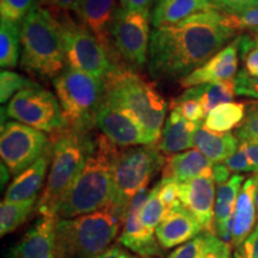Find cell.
I'll return each mask as SVG.
<instances>
[{
	"label": "cell",
	"mask_w": 258,
	"mask_h": 258,
	"mask_svg": "<svg viewBox=\"0 0 258 258\" xmlns=\"http://www.w3.org/2000/svg\"><path fill=\"white\" fill-rule=\"evenodd\" d=\"M233 15L218 9L200 12L151 32L148 71L154 79L180 80L225 48L237 34Z\"/></svg>",
	"instance_id": "1"
},
{
	"label": "cell",
	"mask_w": 258,
	"mask_h": 258,
	"mask_svg": "<svg viewBox=\"0 0 258 258\" xmlns=\"http://www.w3.org/2000/svg\"><path fill=\"white\" fill-rule=\"evenodd\" d=\"M118 153V147L105 135H96L85 165L57 208V219L77 218L110 205Z\"/></svg>",
	"instance_id": "2"
},
{
	"label": "cell",
	"mask_w": 258,
	"mask_h": 258,
	"mask_svg": "<svg viewBox=\"0 0 258 258\" xmlns=\"http://www.w3.org/2000/svg\"><path fill=\"white\" fill-rule=\"evenodd\" d=\"M21 67L41 79H55L66 69L62 36L56 15L35 6L21 24Z\"/></svg>",
	"instance_id": "3"
},
{
	"label": "cell",
	"mask_w": 258,
	"mask_h": 258,
	"mask_svg": "<svg viewBox=\"0 0 258 258\" xmlns=\"http://www.w3.org/2000/svg\"><path fill=\"white\" fill-rule=\"evenodd\" d=\"M105 99L131 112L157 144L165 124L167 104L156 84L123 64L105 79Z\"/></svg>",
	"instance_id": "4"
},
{
	"label": "cell",
	"mask_w": 258,
	"mask_h": 258,
	"mask_svg": "<svg viewBox=\"0 0 258 258\" xmlns=\"http://www.w3.org/2000/svg\"><path fill=\"white\" fill-rule=\"evenodd\" d=\"M49 140L51 165L43 192L37 202V211L42 217L56 218L61 201L91 153L95 138L91 133L66 128L51 134Z\"/></svg>",
	"instance_id": "5"
},
{
	"label": "cell",
	"mask_w": 258,
	"mask_h": 258,
	"mask_svg": "<svg viewBox=\"0 0 258 258\" xmlns=\"http://www.w3.org/2000/svg\"><path fill=\"white\" fill-rule=\"evenodd\" d=\"M123 222L110 205L90 214L57 219V258H95L109 249Z\"/></svg>",
	"instance_id": "6"
},
{
	"label": "cell",
	"mask_w": 258,
	"mask_h": 258,
	"mask_svg": "<svg viewBox=\"0 0 258 258\" xmlns=\"http://www.w3.org/2000/svg\"><path fill=\"white\" fill-rule=\"evenodd\" d=\"M66 127L91 133L97 127V112L105 95V82L82 71L66 66L53 80Z\"/></svg>",
	"instance_id": "7"
},
{
	"label": "cell",
	"mask_w": 258,
	"mask_h": 258,
	"mask_svg": "<svg viewBox=\"0 0 258 258\" xmlns=\"http://www.w3.org/2000/svg\"><path fill=\"white\" fill-rule=\"evenodd\" d=\"M165 154L157 144L120 150L114 167V190L110 206L124 222L129 205L138 192L146 189L151 179L163 170Z\"/></svg>",
	"instance_id": "8"
},
{
	"label": "cell",
	"mask_w": 258,
	"mask_h": 258,
	"mask_svg": "<svg viewBox=\"0 0 258 258\" xmlns=\"http://www.w3.org/2000/svg\"><path fill=\"white\" fill-rule=\"evenodd\" d=\"M53 11V10H51ZM62 36L67 66L104 80L116 67L106 51L85 25L72 18L70 12L53 11Z\"/></svg>",
	"instance_id": "9"
},
{
	"label": "cell",
	"mask_w": 258,
	"mask_h": 258,
	"mask_svg": "<svg viewBox=\"0 0 258 258\" xmlns=\"http://www.w3.org/2000/svg\"><path fill=\"white\" fill-rule=\"evenodd\" d=\"M6 115L43 133L55 134L67 128L59 99L40 85L15 95L6 106Z\"/></svg>",
	"instance_id": "10"
},
{
	"label": "cell",
	"mask_w": 258,
	"mask_h": 258,
	"mask_svg": "<svg viewBox=\"0 0 258 258\" xmlns=\"http://www.w3.org/2000/svg\"><path fill=\"white\" fill-rule=\"evenodd\" d=\"M150 11H129L120 8L112 25V42L122 62L143 69L150 54Z\"/></svg>",
	"instance_id": "11"
},
{
	"label": "cell",
	"mask_w": 258,
	"mask_h": 258,
	"mask_svg": "<svg viewBox=\"0 0 258 258\" xmlns=\"http://www.w3.org/2000/svg\"><path fill=\"white\" fill-rule=\"evenodd\" d=\"M49 138L17 121L6 122L2 125L0 156L10 173L15 177L30 167L43 156L49 146Z\"/></svg>",
	"instance_id": "12"
},
{
	"label": "cell",
	"mask_w": 258,
	"mask_h": 258,
	"mask_svg": "<svg viewBox=\"0 0 258 258\" xmlns=\"http://www.w3.org/2000/svg\"><path fill=\"white\" fill-rule=\"evenodd\" d=\"M97 127L117 147L154 145L144 125L131 112L105 98L97 112Z\"/></svg>",
	"instance_id": "13"
},
{
	"label": "cell",
	"mask_w": 258,
	"mask_h": 258,
	"mask_svg": "<svg viewBox=\"0 0 258 258\" xmlns=\"http://www.w3.org/2000/svg\"><path fill=\"white\" fill-rule=\"evenodd\" d=\"M117 0H83L74 14L89 29L115 66H123L112 42V25L118 11Z\"/></svg>",
	"instance_id": "14"
},
{
	"label": "cell",
	"mask_w": 258,
	"mask_h": 258,
	"mask_svg": "<svg viewBox=\"0 0 258 258\" xmlns=\"http://www.w3.org/2000/svg\"><path fill=\"white\" fill-rule=\"evenodd\" d=\"M150 191L148 188L141 190L132 200L118 238L124 247L143 258H154L161 254L156 232L145 227L140 220V211L148 199Z\"/></svg>",
	"instance_id": "15"
},
{
	"label": "cell",
	"mask_w": 258,
	"mask_h": 258,
	"mask_svg": "<svg viewBox=\"0 0 258 258\" xmlns=\"http://www.w3.org/2000/svg\"><path fill=\"white\" fill-rule=\"evenodd\" d=\"M215 188L213 177H199L179 184V201L202 226L203 232L215 233Z\"/></svg>",
	"instance_id": "16"
},
{
	"label": "cell",
	"mask_w": 258,
	"mask_h": 258,
	"mask_svg": "<svg viewBox=\"0 0 258 258\" xmlns=\"http://www.w3.org/2000/svg\"><path fill=\"white\" fill-rule=\"evenodd\" d=\"M238 38H235L203 66L178 80L179 85L186 90L205 84H217L234 79L238 70Z\"/></svg>",
	"instance_id": "17"
},
{
	"label": "cell",
	"mask_w": 258,
	"mask_h": 258,
	"mask_svg": "<svg viewBox=\"0 0 258 258\" xmlns=\"http://www.w3.org/2000/svg\"><path fill=\"white\" fill-rule=\"evenodd\" d=\"M202 226L182 203L169 209L156 230V237L164 249L178 246L201 234Z\"/></svg>",
	"instance_id": "18"
},
{
	"label": "cell",
	"mask_w": 258,
	"mask_h": 258,
	"mask_svg": "<svg viewBox=\"0 0 258 258\" xmlns=\"http://www.w3.org/2000/svg\"><path fill=\"white\" fill-rule=\"evenodd\" d=\"M56 218L42 217L10 251L9 258H57Z\"/></svg>",
	"instance_id": "19"
},
{
	"label": "cell",
	"mask_w": 258,
	"mask_h": 258,
	"mask_svg": "<svg viewBox=\"0 0 258 258\" xmlns=\"http://www.w3.org/2000/svg\"><path fill=\"white\" fill-rule=\"evenodd\" d=\"M258 173L244 182L238 196L233 218H232V247H238L256 227V190Z\"/></svg>",
	"instance_id": "20"
},
{
	"label": "cell",
	"mask_w": 258,
	"mask_h": 258,
	"mask_svg": "<svg viewBox=\"0 0 258 258\" xmlns=\"http://www.w3.org/2000/svg\"><path fill=\"white\" fill-rule=\"evenodd\" d=\"M214 164L199 150H189L166 158L161 179L186 183L199 177H213Z\"/></svg>",
	"instance_id": "21"
},
{
	"label": "cell",
	"mask_w": 258,
	"mask_h": 258,
	"mask_svg": "<svg viewBox=\"0 0 258 258\" xmlns=\"http://www.w3.org/2000/svg\"><path fill=\"white\" fill-rule=\"evenodd\" d=\"M245 182L241 175L231 176V178L224 184L218 185L215 196V234L232 246V218L238 196Z\"/></svg>",
	"instance_id": "22"
},
{
	"label": "cell",
	"mask_w": 258,
	"mask_h": 258,
	"mask_svg": "<svg viewBox=\"0 0 258 258\" xmlns=\"http://www.w3.org/2000/svg\"><path fill=\"white\" fill-rule=\"evenodd\" d=\"M51 160V146L46 150L40 159H37L30 167L15 177L12 183L5 191L4 200L10 202L27 201L37 198V194L42 189L46 179L48 165Z\"/></svg>",
	"instance_id": "23"
},
{
	"label": "cell",
	"mask_w": 258,
	"mask_h": 258,
	"mask_svg": "<svg viewBox=\"0 0 258 258\" xmlns=\"http://www.w3.org/2000/svg\"><path fill=\"white\" fill-rule=\"evenodd\" d=\"M201 124L189 122L179 112L170 110L161 138L157 143L158 148L165 156L190 150L194 147V134Z\"/></svg>",
	"instance_id": "24"
},
{
	"label": "cell",
	"mask_w": 258,
	"mask_h": 258,
	"mask_svg": "<svg viewBox=\"0 0 258 258\" xmlns=\"http://www.w3.org/2000/svg\"><path fill=\"white\" fill-rule=\"evenodd\" d=\"M218 9L211 0H158L152 12L154 29L175 25L200 12Z\"/></svg>",
	"instance_id": "25"
},
{
	"label": "cell",
	"mask_w": 258,
	"mask_h": 258,
	"mask_svg": "<svg viewBox=\"0 0 258 258\" xmlns=\"http://www.w3.org/2000/svg\"><path fill=\"white\" fill-rule=\"evenodd\" d=\"M239 140L232 133H218L200 125L194 134V147L213 164H221L237 152Z\"/></svg>",
	"instance_id": "26"
},
{
	"label": "cell",
	"mask_w": 258,
	"mask_h": 258,
	"mask_svg": "<svg viewBox=\"0 0 258 258\" xmlns=\"http://www.w3.org/2000/svg\"><path fill=\"white\" fill-rule=\"evenodd\" d=\"M182 95L188 98L198 99L207 116L217 106L230 103L233 97L237 95V92H235L234 79H232L217 84L194 86V88L186 89Z\"/></svg>",
	"instance_id": "27"
},
{
	"label": "cell",
	"mask_w": 258,
	"mask_h": 258,
	"mask_svg": "<svg viewBox=\"0 0 258 258\" xmlns=\"http://www.w3.org/2000/svg\"><path fill=\"white\" fill-rule=\"evenodd\" d=\"M245 118L244 103H225L217 106L206 116L203 127L218 133H230L232 129L239 127Z\"/></svg>",
	"instance_id": "28"
},
{
	"label": "cell",
	"mask_w": 258,
	"mask_h": 258,
	"mask_svg": "<svg viewBox=\"0 0 258 258\" xmlns=\"http://www.w3.org/2000/svg\"><path fill=\"white\" fill-rule=\"evenodd\" d=\"M21 24L3 21L0 25V66L14 69L18 64L22 51Z\"/></svg>",
	"instance_id": "29"
},
{
	"label": "cell",
	"mask_w": 258,
	"mask_h": 258,
	"mask_svg": "<svg viewBox=\"0 0 258 258\" xmlns=\"http://www.w3.org/2000/svg\"><path fill=\"white\" fill-rule=\"evenodd\" d=\"M37 198L27 201L10 202L3 201L0 205V235L11 233L21 226L34 211Z\"/></svg>",
	"instance_id": "30"
},
{
	"label": "cell",
	"mask_w": 258,
	"mask_h": 258,
	"mask_svg": "<svg viewBox=\"0 0 258 258\" xmlns=\"http://www.w3.org/2000/svg\"><path fill=\"white\" fill-rule=\"evenodd\" d=\"M167 213V209L159 198V185L156 186L151 190L148 199L145 202L140 211V220L143 222L145 227L148 230L156 232L157 227L163 221Z\"/></svg>",
	"instance_id": "31"
},
{
	"label": "cell",
	"mask_w": 258,
	"mask_h": 258,
	"mask_svg": "<svg viewBox=\"0 0 258 258\" xmlns=\"http://www.w3.org/2000/svg\"><path fill=\"white\" fill-rule=\"evenodd\" d=\"M37 85L14 71L3 70L0 73V102L4 104L14 98L19 91Z\"/></svg>",
	"instance_id": "32"
},
{
	"label": "cell",
	"mask_w": 258,
	"mask_h": 258,
	"mask_svg": "<svg viewBox=\"0 0 258 258\" xmlns=\"http://www.w3.org/2000/svg\"><path fill=\"white\" fill-rule=\"evenodd\" d=\"M238 51L244 62L243 69L251 76L258 77V34L238 37Z\"/></svg>",
	"instance_id": "33"
},
{
	"label": "cell",
	"mask_w": 258,
	"mask_h": 258,
	"mask_svg": "<svg viewBox=\"0 0 258 258\" xmlns=\"http://www.w3.org/2000/svg\"><path fill=\"white\" fill-rule=\"evenodd\" d=\"M35 6L37 0H0V15L3 21L22 24Z\"/></svg>",
	"instance_id": "34"
},
{
	"label": "cell",
	"mask_w": 258,
	"mask_h": 258,
	"mask_svg": "<svg viewBox=\"0 0 258 258\" xmlns=\"http://www.w3.org/2000/svg\"><path fill=\"white\" fill-rule=\"evenodd\" d=\"M214 233H205L198 235L194 239L180 245L167 258H203L211 246L212 235Z\"/></svg>",
	"instance_id": "35"
},
{
	"label": "cell",
	"mask_w": 258,
	"mask_h": 258,
	"mask_svg": "<svg viewBox=\"0 0 258 258\" xmlns=\"http://www.w3.org/2000/svg\"><path fill=\"white\" fill-rule=\"evenodd\" d=\"M169 109L179 112L185 120L192 122V123L201 124L203 123V118H206L205 110H203L201 103L198 99L188 98V97H184L183 95L171 99L169 103Z\"/></svg>",
	"instance_id": "36"
},
{
	"label": "cell",
	"mask_w": 258,
	"mask_h": 258,
	"mask_svg": "<svg viewBox=\"0 0 258 258\" xmlns=\"http://www.w3.org/2000/svg\"><path fill=\"white\" fill-rule=\"evenodd\" d=\"M235 137L240 141H258V108H253L245 115L244 121L237 128Z\"/></svg>",
	"instance_id": "37"
},
{
	"label": "cell",
	"mask_w": 258,
	"mask_h": 258,
	"mask_svg": "<svg viewBox=\"0 0 258 258\" xmlns=\"http://www.w3.org/2000/svg\"><path fill=\"white\" fill-rule=\"evenodd\" d=\"M234 84L237 95L258 99V77L251 76L243 69L235 76Z\"/></svg>",
	"instance_id": "38"
},
{
	"label": "cell",
	"mask_w": 258,
	"mask_h": 258,
	"mask_svg": "<svg viewBox=\"0 0 258 258\" xmlns=\"http://www.w3.org/2000/svg\"><path fill=\"white\" fill-rule=\"evenodd\" d=\"M224 164L232 172H254V167L247 156L245 143H240L237 152L226 159Z\"/></svg>",
	"instance_id": "39"
},
{
	"label": "cell",
	"mask_w": 258,
	"mask_h": 258,
	"mask_svg": "<svg viewBox=\"0 0 258 258\" xmlns=\"http://www.w3.org/2000/svg\"><path fill=\"white\" fill-rule=\"evenodd\" d=\"M179 184L180 183L171 179H160L159 198L163 201L167 211L179 203Z\"/></svg>",
	"instance_id": "40"
},
{
	"label": "cell",
	"mask_w": 258,
	"mask_h": 258,
	"mask_svg": "<svg viewBox=\"0 0 258 258\" xmlns=\"http://www.w3.org/2000/svg\"><path fill=\"white\" fill-rule=\"evenodd\" d=\"M218 9L226 14L238 15L251 9H258V0H211Z\"/></svg>",
	"instance_id": "41"
},
{
	"label": "cell",
	"mask_w": 258,
	"mask_h": 258,
	"mask_svg": "<svg viewBox=\"0 0 258 258\" xmlns=\"http://www.w3.org/2000/svg\"><path fill=\"white\" fill-rule=\"evenodd\" d=\"M234 258H258V225L253 228L249 237L235 247Z\"/></svg>",
	"instance_id": "42"
},
{
	"label": "cell",
	"mask_w": 258,
	"mask_h": 258,
	"mask_svg": "<svg viewBox=\"0 0 258 258\" xmlns=\"http://www.w3.org/2000/svg\"><path fill=\"white\" fill-rule=\"evenodd\" d=\"M231 249L232 246L230 244L225 243L214 233L212 235L211 246H209L208 252L203 258H234L232 256Z\"/></svg>",
	"instance_id": "43"
},
{
	"label": "cell",
	"mask_w": 258,
	"mask_h": 258,
	"mask_svg": "<svg viewBox=\"0 0 258 258\" xmlns=\"http://www.w3.org/2000/svg\"><path fill=\"white\" fill-rule=\"evenodd\" d=\"M83 0H37V5L53 11L74 12Z\"/></svg>",
	"instance_id": "44"
},
{
	"label": "cell",
	"mask_w": 258,
	"mask_h": 258,
	"mask_svg": "<svg viewBox=\"0 0 258 258\" xmlns=\"http://www.w3.org/2000/svg\"><path fill=\"white\" fill-rule=\"evenodd\" d=\"M238 30L240 29H258V9H251L241 14L233 15Z\"/></svg>",
	"instance_id": "45"
},
{
	"label": "cell",
	"mask_w": 258,
	"mask_h": 258,
	"mask_svg": "<svg viewBox=\"0 0 258 258\" xmlns=\"http://www.w3.org/2000/svg\"><path fill=\"white\" fill-rule=\"evenodd\" d=\"M158 0H120L121 8L129 11H150Z\"/></svg>",
	"instance_id": "46"
},
{
	"label": "cell",
	"mask_w": 258,
	"mask_h": 258,
	"mask_svg": "<svg viewBox=\"0 0 258 258\" xmlns=\"http://www.w3.org/2000/svg\"><path fill=\"white\" fill-rule=\"evenodd\" d=\"M231 178V171L225 164H214L213 166V179L218 185L224 184Z\"/></svg>",
	"instance_id": "47"
},
{
	"label": "cell",
	"mask_w": 258,
	"mask_h": 258,
	"mask_svg": "<svg viewBox=\"0 0 258 258\" xmlns=\"http://www.w3.org/2000/svg\"><path fill=\"white\" fill-rule=\"evenodd\" d=\"M95 258H138L133 256L132 253H129L127 250L123 249V247L117 246V245H114V246L109 247L108 250H105L104 252Z\"/></svg>",
	"instance_id": "48"
},
{
	"label": "cell",
	"mask_w": 258,
	"mask_h": 258,
	"mask_svg": "<svg viewBox=\"0 0 258 258\" xmlns=\"http://www.w3.org/2000/svg\"><path fill=\"white\" fill-rule=\"evenodd\" d=\"M246 145V152L249 156V159L254 167V172L258 173V141L250 140V141H241Z\"/></svg>",
	"instance_id": "49"
},
{
	"label": "cell",
	"mask_w": 258,
	"mask_h": 258,
	"mask_svg": "<svg viewBox=\"0 0 258 258\" xmlns=\"http://www.w3.org/2000/svg\"><path fill=\"white\" fill-rule=\"evenodd\" d=\"M256 209H257V219H258V186L256 190Z\"/></svg>",
	"instance_id": "50"
},
{
	"label": "cell",
	"mask_w": 258,
	"mask_h": 258,
	"mask_svg": "<svg viewBox=\"0 0 258 258\" xmlns=\"http://www.w3.org/2000/svg\"><path fill=\"white\" fill-rule=\"evenodd\" d=\"M254 32H256V34H258V29H254V30H253Z\"/></svg>",
	"instance_id": "51"
}]
</instances>
